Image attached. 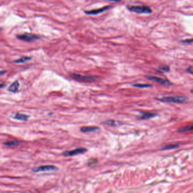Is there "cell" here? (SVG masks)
<instances>
[{"label": "cell", "mask_w": 193, "mask_h": 193, "mask_svg": "<svg viewBox=\"0 0 193 193\" xmlns=\"http://www.w3.org/2000/svg\"><path fill=\"white\" fill-rule=\"evenodd\" d=\"M160 72H164V73H168L170 71V67L168 65H162L159 68Z\"/></svg>", "instance_id": "18"}, {"label": "cell", "mask_w": 193, "mask_h": 193, "mask_svg": "<svg viewBox=\"0 0 193 193\" xmlns=\"http://www.w3.org/2000/svg\"><path fill=\"white\" fill-rule=\"evenodd\" d=\"M70 78L74 80L81 82L85 83H92L97 81L99 77L95 75H83L79 74L72 73L70 75Z\"/></svg>", "instance_id": "2"}, {"label": "cell", "mask_w": 193, "mask_h": 193, "mask_svg": "<svg viewBox=\"0 0 193 193\" xmlns=\"http://www.w3.org/2000/svg\"><path fill=\"white\" fill-rule=\"evenodd\" d=\"M17 38L19 40L27 41V42H32V41H35L40 38V36L35 35V34L25 33L21 35H19L17 36Z\"/></svg>", "instance_id": "5"}, {"label": "cell", "mask_w": 193, "mask_h": 193, "mask_svg": "<svg viewBox=\"0 0 193 193\" xmlns=\"http://www.w3.org/2000/svg\"><path fill=\"white\" fill-rule=\"evenodd\" d=\"M31 59V57H30L23 56L17 60H15L14 62L17 63H23L27 62V61H29V60H30Z\"/></svg>", "instance_id": "15"}, {"label": "cell", "mask_w": 193, "mask_h": 193, "mask_svg": "<svg viewBox=\"0 0 193 193\" xmlns=\"http://www.w3.org/2000/svg\"><path fill=\"white\" fill-rule=\"evenodd\" d=\"M139 113H141V116L138 117V119L141 120H146L151 118H153L154 117L157 116V113H151L148 112H142L139 111Z\"/></svg>", "instance_id": "9"}, {"label": "cell", "mask_w": 193, "mask_h": 193, "mask_svg": "<svg viewBox=\"0 0 193 193\" xmlns=\"http://www.w3.org/2000/svg\"><path fill=\"white\" fill-rule=\"evenodd\" d=\"M6 73V70H1V71H0V75H2L5 74Z\"/></svg>", "instance_id": "22"}, {"label": "cell", "mask_w": 193, "mask_h": 193, "mask_svg": "<svg viewBox=\"0 0 193 193\" xmlns=\"http://www.w3.org/2000/svg\"><path fill=\"white\" fill-rule=\"evenodd\" d=\"M29 118V116L26 115L24 114H21V113H17L14 116V118L15 120L22 121H27Z\"/></svg>", "instance_id": "11"}, {"label": "cell", "mask_w": 193, "mask_h": 193, "mask_svg": "<svg viewBox=\"0 0 193 193\" xmlns=\"http://www.w3.org/2000/svg\"><path fill=\"white\" fill-rule=\"evenodd\" d=\"M5 86V84H3V83H1V84H0V88H3Z\"/></svg>", "instance_id": "23"}, {"label": "cell", "mask_w": 193, "mask_h": 193, "mask_svg": "<svg viewBox=\"0 0 193 193\" xmlns=\"http://www.w3.org/2000/svg\"><path fill=\"white\" fill-rule=\"evenodd\" d=\"M104 123L106 125H108V126H117L118 125H120L121 123L120 122L118 121H116L115 120H109L106 121L104 122Z\"/></svg>", "instance_id": "16"}, {"label": "cell", "mask_w": 193, "mask_h": 193, "mask_svg": "<svg viewBox=\"0 0 193 193\" xmlns=\"http://www.w3.org/2000/svg\"><path fill=\"white\" fill-rule=\"evenodd\" d=\"M87 151V149H85V148H79V149H76L73 150L71 151H65L62 155H63L64 156H75V155H77L79 154H83L86 152Z\"/></svg>", "instance_id": "8"}, {"label": "cell", "mask_w": 193, "mask_h": 193, "mask_svg": "<svg viewBox=\"0 0 193 193\" xmlns=\"http://www.w3.org/2000/svg\"><path fill=\"white\" fill-rule=\"evenodd\" d=\"M179 146V145H169L164 146L163 148L162 149V150H169L175 149L177 148Z\"/></svg>", "instance_id": "19"}, {"label": "cell", "mask_w": 193, "mask_h": 193, "mask_svg": "<svg viewBox=\"0 0 193 193\" xmlns=\"http://www.w3.org/2000/svg\"><path fill=\"white\" fill-rule=\"evenodd\" d=\"M99 130V127L97 126H84L81 128L82 132H91Z\"/></svg>", "instance_id": "10"}, {"label": "cell", "mask_w": 193, "mask_h": 193, "mask_svg": "<svg viewBox=\"0 0 193 193\" xmlns=\"http://www.w3.org/2000/svg\"><path fill=\"white\" fill-rule=\"evenodd\" d=\"M186 71H187V73H190V74H192V73H193V71H192V67L191 66H190V67H188L187 69H186Z\"/></svg>", "instance_id": "21"}, {"label": "cell", "mask_w": 193, "mask_h": 193, "mask_svg": "<svg viewBox=\"0 0 193 193\" xmlns=\"http://www.w3.org/2000/svg\"><path fill=\"white\" fill-rule=\"evenodd\" d=\"M112 6L111 5H108V6H105L103 7H101V8L96 9H93L91 10H85L84 11V13L87 15H90V16H95V15H97L99 14H100L101 13H103L104 11H107L109 9H110Z\"/></svg>", "instance_id": "7"}, {"label": "cell", "mask_w": 193, "mask_h": 193, "mask_svg": "<svg viewBox=\"0 0 193 193\" xmlns=\"http://www.w3.org/2000/svg\"><path fill=\"white\" fill-rule=\"evenodd\" d=\"M127 9L131 12L137 14H150L152 12L150 7L146 5H128L127 6Z\"/></svg>", "instance_id": "3"}, {"label": "cell", "mask_w": 193, "mask_h": 193, "mask_svg": "<svg viewBox=\"0 0 193 193\" xmlns=\"http://www.w3.org/2000/svg\"><path fill=\"white\" fill-rule=\"evenodd\" d=\"M146 78L149 79L150 81H154L158 83V84L164 86H171L173 85V83L166 79L161 78L155 76H152V75H146Z\"/></svg>", "instance_id": "4"}, {"label": "cell", "mask_w": 193, "mask_h": 193, "mask_svg": "<svg viewBox=\"0 0 193 193\" xmlns=\"http://www.w3.org/2000/svg\"><path fill=\"white\" fill-rule=\"evenodd\" d=\"M4 145L9 147H15L20 145V142L17 141H10L4 142Z\"/></svg>", "instance_id": "17"}, {"label": "cell", "mask_w": 193, "mask_h": 193, "mask_svg": "<svg viewBox=\"0 0 193 193\" xmlns=\"http://www.w3.org/2000/svg\"><path fill=\"white\" fill-rule=\"evenodd\" d=\"M19 87V83L18 81H15L14 82H13L12 84H11L9 87L8 88V91L10 92H17L18 88Z\"/></svg>", "instance_id": "12"}, {"label": "cell", "mask_w": 193, "mask_h": 193, "mask_svg": "<svg viewBox=\"0 0 193 193\" xmlns=\"http://www.w3.org/2000/svg\"><path fill=\"white\" fill-rule=\"evenodd\" d=\"M1 29H1V28H0V30H1Z\"/></svg>", "instance_id": "24"}, {"label": "cell", "mask_w": 193, "mask_h": 193, "mask_svg": "<svg viewBox=\"0 0 193 193\" xmlns=\"http://www.w3.org/2000/svg\"><path fill=\"white\" fill-rule=\"evenodd\" d=\"M156 100L166 103L182 104L189 100V98L184 96H165L160 98H156Z\"/></svg>", "instance_id": "1"}, {"label": "cell", "mask_w": 193, "mask_h": 193, "mask_svg": "<svg viewBox=\"0 0 193 193\" xmlns=\"http://www.w3.org/2000/svg\"><path fill=\"white\" fill-rule=\"evenodd\" d=\"M132 86L134 87L139 88H151L152 87V85L150 84H141V83H136V84L132 85Z\"/></svg>", "instance_id": "13"}, {"label": "cell", "mask_w": 193, "mask_h": 193, "mask_svg": "<svg viewBox=\"0 0 193 193\" xmlns=\"http://www.w3.org/2000/svg\"><path fill=\"white\" fill-rule=\"evenodd\" d=\"M57 170V167L53 165H41L38 167L34 168L32 169V171L35 173L42 172H49V171H55Z\"/></svg>", "instance_id": "6"}, {"label": "cell", "mask_w": 193, "mask_h": 193, "mask_svg": "<svg viewBox=\"0 0 193 193\" xmlns=\"http://www.w3.org/2000/svg\"><path fill=\"white\" fill-rule=\"evenodd\" d=\"M181 42L182 43H185V44H191L192 42V39H185V40H181Z\"/></svg>", "instance_id": "20"}, {"label": "cell", "mask_w": 193, "mask_h": 193, "mask_svg": "<svg viewBox=\"0 0 193 193\" xmlns=\"http://www.w3.org/2000/svg\"><path fill=\"white\" fill-rule=\"evenodd\" d=\"M192 130V125H187L183 127H181L178 129V132H185L187 131H190Z\"/></svg>", "instance_id": "14"}]
</instances>
